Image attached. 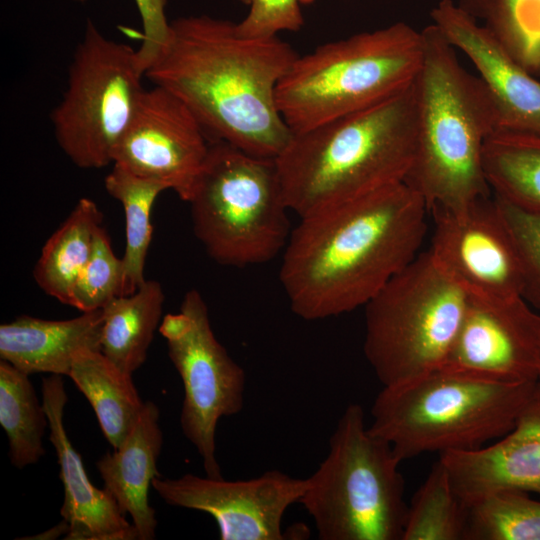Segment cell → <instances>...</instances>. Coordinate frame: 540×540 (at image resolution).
I'll use <instances>...</instances> for the list:
<instances>
[{
	"mask_svg": "<svg viewBox=\"0 0 540 540\" xmlns=\"http://www.w3.org/2000/svg\"><path fill=\"white\" fill-rule=\"evenodd\" d=\"M428 213L401 182L300 217L279 273L292 312L314 321L365 306L418 256Z\"/></svg>",
	"mask_w": 540,
	"mask_h": 540,
	"instance_id": "1",
	"label": "cell"
},
{
	"mask_svg": "<svg viewBox=\"0 0 540 540\" xmlns=\"http://www.w3.org/2000/svg\"><path fill=\"white\" fill-rule=\"evenodd\" d=\"M298 55L278 36L241 35L229 20L181 17L171 22L169 39L145 77L178 97L210 142L275 159L292 135L276 88Z\"/></svg>",
	"mask_w": 540,
	"mask_h": 540,
	"instance_id": "2",
	"label": "cell"
},
{
	"mask_svg": "<svg viewBox=\"0 0 540 540\" xmlns=\"http://www.w3.org/2000/svg\"><path fill=\"white\" fill-rule=\"evenodd\" d=\"M416 143L413 82L371 107L292 133L275 158L286 203L303 217L404 182Z\"/></svg>",
	"mask_w": 540,
	"mask_h": 540,
	"instance_id": "3",
	"label": "cell"
},
{
	"mask_svg": "<svg viewBox=\"0 0 540 540\" xmlns=\"http://www.w3.org/2000/svg\"><path fill=\"white\" fill-rule=\"evenodd\" d=\"M423 56L414 80L417 143L405 183L433 209L460 210L491 195L483 167L497 111L479 76L459 62L432 23L421 30Z\"/></svg>",
	"mask_w": 540,
	"mask_h": 540,
	"instance_id": "4",
	"label": "cell"
},
{
	"mask_svg": "<svg viewBox=\"0 0 540 540\" xmlns=\"http://www.w3.org/2000/svg\"><path fill=\"white\" fill-rule=\"evenodd\" d=\"M535 384L438 369L383 387L371 407L369 429L402 461L429 452L477 449L514 427Z\"/></svg>",
	"mask_w": 540,
	"mask_h": 540,
	"instance_id": "5",
	"label": "cell"
},
{
	"mask_svg": "<svg viewBox=\"0 0 540 540\" xmlns=\"http://www.w3.org/2000/svg\"><path fill=\"white\" fill-rule=\"evenodd\" d=\"M423 40L404 22L326 43L298 55L276 88L291 133L371 107L410 86Z\"/></svg>",
	"mask_w": 540,
	"mask_h": 540,
	"instance_id": "6",
	"label": "cell"
},
{
	"mask_svg": "<svg viewBox=\"0 0 540 540\" xmlns=\"http://www.w3.org/2000/svg\"><path fill=\"white\" fill-rule=\"evenodd\" d=\"M402 460L372 433L359 404H349L327 457L307 478L301 503L321 540H401L408 505Z\"/></svg>",
	"mask_w": 540,
	"mask_h": 540,
	"instance_id": "7",
	"label": "cell"
},
{
	"mask_svg": "<svg viewBox=\"0 0 540 540\" xmlns=\"http://www.w3.org/2000/svg\"><path fill=\"white\" fill-rule=\"evenodd\" d=\"M193 232L221 265H259L282 253L291 225L275 159L214 141L188 200Z\"/></svg>",
	"mask_w": 540,
	"mask_h": 540,
	"instance_id": "8",
	"label": "cell"
},
{
	"mask_svg": "<svg viewBox=\"0 0 540 540\" xmlns=\"http://www.w3.org/2000/svg\"><path fill=\"white\" fill-rule=\"evenodd\" d=\"M467 299L468 293L426 251L364 306L363 350L383 387L442 368Z\"/></svg>",
	"mask_w": 540,
	"mask_h": 540,
	"instance_id": "9",
	"label": "cell"
},
{
	"mask_svg": "<svg viewBox=\"0 0 540 540\" xmlns=\"http://www.w3.org/2000/svg\"><path fill=\"white\" fill-rule=\"evenodd\" d=\"M137 50L106 37L88 20L51 114L56 141L74 165L99 169L113 153L145 89Z\"/></svg>",
	"mask_w": 540,
	"mask_h": 540,
	"instance_id": "10",
	"label": "cell"
},
{
	"mask_svg": "<svg viewBox=\"0 0 540 540\" xmlns=\"http://www.w3.org/2000/svg\"><path fill=\"white\" fill-rule=\"evenodd\" d=\"M159 332L184 387L180 426L199 453L205 474L222 478L216 459V427L244 405V369L217 340L208 308L197 290L188 291L176 313L165 315Z\"/></svg>",
	"mask_w": 540,
	"mask_h": 540,
	"instance_id": "11",
	"label": "cell"
},
{
	"mask_svg": "<svg viewBox=\"0 0 540 540\" xmlns=\"http://www.w3.org/2000/svg\"><path fill=\"white\" fill-rule=\"evenodd\" d=\"M210 141L193 113L174 94L144 89L113 153V164L160 182L187 201L207 157Z\"/></svg>",
	"mask_w": 540,
	"mask_h": 540,
	"instance_id": "12",
	"label": "cell"
},
{
	"mask_svg": "<svg viewBox=\"0 0 540 540\" xmlns=\"http://www.w3.org/2000/svg\"><path fill=\"white\" fill-rule=\"evenodd\" d=\"M441 369L504 383L537 382L540 314L520 295L468 294L460 328Z\"/></svg>",
	"mask_w": 540,
	"mask_h": 540,
	"instance_id": "13",
	"label": "cell"
},
{
	"mask_svg": "<svg viewBox=\"0 0 540 540\" xmlns=\"http://www.w3.org/2000/svg\"><path fill=\"white\" fill-rule=\"evenodd\" d=\"M436 262L470 295L522 296L519 256L496 197L460 210L433 209Z\"/></svg>",
	"mask_w": 540,
	"mask_h": 540,
	"instance_id": "14",
	"label": "cell"
},
{
	"mask_svg": "<svg viewBox=\"0 0 540 540\" xmlns=\"http://www.w3.org/2000/svg\"><path fill=\"white\" fill-rule=\"evenodd\" d=\"M307 479L279 470L230 481L191 473L179 478H154L152 488L168 505L211 515L222 540H281L283 516L300 501Z\"/></svg>",
	"mask_w": 540,
	"mask_h": 540,
	"instance_id": "15",
	"label": "cell"
},
{
	"mask_svg": "<svg viewBox=\"0 0 540 540\" xmlns=\"http://www.w3.org/2000/svg\"><path fill=\"white\" fill-rule=\"evenodd\" d=\"M433 24L475 66L497 111V130L540 135V81L454 0L431 10Z\"/></svg>",
	"mask_w": 540,
	"mask_h": 540,
	"instance_id": "16",
	"label": "cell"
},
{
	"mask_svg": "<svg viewBox=\"0 0 540 540\" xmlns=\"http://www.w3.org/2000/svg\"><path fill=\"white\" fill-rule=\"evenodd\" d=\"M439 460L465 504L503 489L540 494V380L507 434L488 446L441 453Z\"/></svg>",
	"mask_w": 540,
	"mask_h": 540,
	"instance_id": "17",
	"label": "cell"
},
{
	"mask_svg": "<svg viewBox=\"0 0 540 540\" xmlns=\"http://www.w3.org/2000/svg\"><path fill=\"white\" fill-rule=\"evenodd\" d=\"M42 403L49 421V440L59 464L64 488L60 515L69 526L68 540H138L132 523L126 520L112 495L92 484L81 455L73 447L65 426L64 408L68 397L61 375L42 379Z\"/></svg>",
	"mask_w": 540,
	"mask_h": 540,
	"instance_id": "18",
	"label": "cell"
},
{
	"mask_svg": "<svg viewBox=\"0 0 540 540\" xmlns=\"http://www.w3.org/2000/svg\"><path fill=\"white\" fill-rule=\"evenodd\" d=\"M160 411L152 401L144 406L121 445L104 454L97 470L104 488L112 495L124 515H129L138 540L156 537V512L149 502L154 478L160 476L157 462L163 445L159 425Z\"/></svg>",
	"mask_w": 540,
	"mask_h": 540,
	"instance_id": "19",
	"label": "cell"
},
{
	"mask_svg": "<svg viewBox=\"0 0 540 540\" xmlns=\"http://www.w3.org/2000/svg\"><path fill=\"white\" fill-rule=\"evenodd\" d=\"M102 324V309L65 320L19 316L0 325V359L29 376H68L77 353L100 351Z\"/></svg>",
	"mask_w": 540,
	"mask_h": 540,
	"instance_id": "20",
	"label": "cell"
},
{
	"mask_svg": "<svg viewBox=\"0 0 540 540\" xmlns=\"http://www.w3.org/2000/svg\"><path fill=\"white\" fill-rule=\"evenodd\" d=\"M164 300L161 284L145 280L132 294L117 296L102 308L100 351L121 370L133 375L146 361Z\"/></svg>",
	"mask_w": 540,
	"mask_h": 540,
	"instance_id": "21",
	"label": "cell"
},
{
	"mask_svg": "<svg viewBox=\"0 0 540 540\" xmlns=\"http://www.w3.org/2000/svg\"><path fill=\"white\" fill-rule=\"evenodd\" d=\"M68 377L89 401L109 444L118 448L145 403L132 374L121 370L101 351L85 349L75 356Z\"/></svg>",
	"mask_w": 540,
	"mask_h": 540,
	"instance_id": "22",
	"label": "cell"
},
{
	"mask_svg": "<svg viewBox=\"0 0 540 540\" xmlns=\"http://www.w3.org/2000/svg\"><path fill=\"white\" fill-rule=\"evenodd\" d=\"M102 213L89 198H81L68 217L43 245L33 270L40 289L71 306L72 291L88 262Z\"/></svg>",
	"mask_w": 540,
	"mask_h": 540,
	"instance_id": "23",
	"label": "cell"
},
{
	"mask_svg": "<svg viewBox=\"0 0 540 540\" xmlns=\"http://www.w3.org/2000/svg\"><path fill=\"white\" fill-rule=\"evenodd\" d=\"M483 167L495 196L540 214V135L495 130L484 144Z\"/></svg>",
	"mask_w": 540,
	"mask_h": 540,
	"instance_id": "24",
	"label": "cell"
},
{
	"mask_svg": "<svg viewBox=\"0 0 540 540\" xmlns=\"http://www.w3.org/2000/svg\"><path fill=\"white\" fill-rule=\"evenodd\" d=\"M104 184L107 193L118 200L124 210L126 244L122 257V295H129L146 280L144 266L153 232L151 211L159 194L168 188L160 182L136 176L115 164L105 177Z\"/></svg>",
	"mask_w": 540,
	"mask_h": 540,
	"instance_id": "25",
	"label": "cell"
},
{
	"mask_svg": "<svg viewBox=\"0 0 540 540\" xmlns=\"http://www.w3.org/2000/svg\"><path fill=\"white\" fill-rule=\"evenodd\" d=\"M0 425L14 467L23 469L44 456L42 440L49 421L43 403L29 375L4 360H0Z\"/></svg>",
	"mask_w": 540,
	"mask_h": 540,
	"instance_id": "26",
	"label": "cell"
},
{
	"mask_svg": "<svg viewBox=\"0 0 540 540\" xmlns=\"http://www.w3.org/2000/svg\"><path fill=\"white\" fill-rule=\"evenodd\" d=\"M467 506L438 460L407 508L401 540H465Z\"/></svg>",
	"mask_w": 540,
	"mask_h": 540,
	"instance_id": "27",
	"label": "cell"
},
{
	"mask_svg": "<svg viewBox=\"0 0 540 540\" xmlns=\"http://www.w3.org/2000/svg\"><path fill=\"white\" fill-rule=\"evenodd\" d=\"M466 506L465 540H540V501L528 492L498 490Z\"/></svg>",
	"mask_w": 540,
	"mask_h": 540,
	"instance_id": "28",
	"label": "cell"
},
{
	"mask_svg": "<svg viewBox=\"0 0 540 540\" xmlns=\"http://www.w3.org/2000/svg\"><path fill=\"white\" fill-rule=\"evenodd\" d=\"M511 54L540 52V0H454Z\"/></svg>",
	"mask_w": 540,
	"mask_h": 540,
	"instance_id": "29",
	"label": "cell"
},
{
	"mask_svg": "<svg viewBox=\"0 0 540 540\" xmlns=\"http://www.w3.org/2000/svg\"><path fill=\"white\" fill-rule=\"evenodd\" d=\"M124 266L112 249L110 238L101 225L95 232L88 262L72 291L71 306L81 312L102 309L123 292Z\"/></svg>",
	"mask_w": 540,
	"mask_h": 540,
	"instance_id": "30",
	"label": "cell"
},
{
	"mask_svg": "<svg viewBox=\"0 0 540 540\" xmlns=\"http://www.w3.org/2000/svg\"><path fill=\"white\" fill-rule=\"evenodd\" d=\"M495 197L519 256L523 278L522 297L540 310V214Z\"/></svg>",
	"mask_w": 540,
	"mask_h": 540,
	"instance_id": "31",
	"label": "cell"
},
{
	"mask_svg": "<svg viewBox=\"0 0 540 540\" xmlns=\"http://www.w3.org/2000/svg\"><path fill=\"white\" fill-rule=\"evenodd\" d=\"M313 0H251L238 32L249 38L276 37L282 31H298L304 24L302 5Z\"/></svg>",
	"mask_w": 540,
	"mask_h": 540,
	"instance_id": "32",
	"label": "cell"
},
{
	"mask_svg": "<svg viewBox=\"0 0 540 540\" xmlns=\"http://www.w3.org/2000/svg\"><path fill=\"white\" fill-rule=\"evenodd\" d=\"M141 19L142 44L137 50L144 74L167 43L171 22L166 15L167 0H134Z\"/></svg>",
	"mask_w": 540,
	"mask_h": 540,
	"instance_id": "33",
	"label": "cell"
},
{
	"mask_svg": "<svg viewBox=\"0 0 540 540\" xmlns=\"http://www.w3.org/2000/svg\"><path fill=\"white\" fill-rule=\"evenodd\" d=\"M238 1L241 2L242 4L249 5L251 0H238Z\"/></svg>",
	"mask_w": 540,
	"mask_h": 540,
	"instance_id": "34",
	"label": "cell"
},
{
	"mask_svg": "<svg viewBox=\"0 0 540 540\" xmlns=\"http://www.w3.org/2000/svg\"><path fill=\"white\" fill-rule=\"evenodd\" d=\"M73 1L83 3L85 0H73Z\"/></svg>",
	"mask_w": 540,
	"mask_h": 540,
	"instance_id": "35",
	"label": "cell"
},
{
	"mask_svg": "<svg viewBox=\"0 0 540 540\" xmlns=\"http://www.w3.org/2000/svg\"><path fill=\"white\" fill-rule=\"evenodd\" d=\"M539 380H540V375H539Z\"/></svg>",
	"mask_w": 540,
	"mask_h": 540,
	"instance_id": "36",
	"label": "cell"
}]
</instances>
